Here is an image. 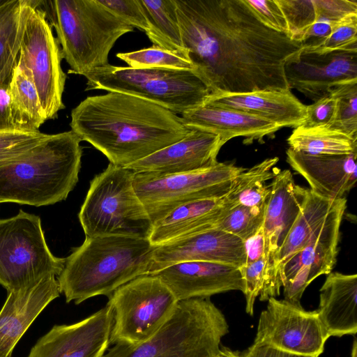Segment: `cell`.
I'll use <instances>...</instances> for the list:
<instances>
[{"label": "cell", "instance_id": "7402d4cb", "mask_svg": "<svg viewBox=\"0 0 357 357\" xmlns=\"http://www.w3.org/2000/svg\"><path fill=\"white\" fill-rule=\"evenodd\" d=\"M286 155L287 163L307 181L310 189L325 198H344L357 181V153L314 155L289 148Z\"/></svg>", "mask_w": 357, "mask_h": 357}, {"label": "cell", "instance_id": "6da1fadb", "mask_svg": "<svg viewBox=\"0 0 357 357\" xmlns=\"http://www.w3.org/2000/svg\"><path fill=\"white\" fill-rule=\"evenodd\" d=\"M193 71L211 93L289 89L301 43L263 24L244 0H174Z\"/></svg>", "mask_w": 357, "mask_h": 357}, {"label": "cell", "instance_id": "d6986e66", "mask_svg": "<svg viewBox=\"0 0 357 357\" xmlns=\"http://www.w3.org/2000/svg\"><path fill=\"white\" fill-rule=\"evenodd\" d=\"M158 275L177 300L210 298L232 290L244 291V282L238 268L207 261L175 264L151 273Z\"/></svg>", "mask_w": 357, "mask_h": 357}, {"label": "cell", "instance_id": "ac0fdd59", "mask_svg": "<svg viewBox=\"0 0 357 357\" xmlns=\"http://www.w3.org/2000/svg\"><path fill=\"white\" fill-rule=\"evenodd\" d=\"M225 144L218 135L190 128V132L182 139L126 168L135 173L160 175L207 169L219 162L217 157Z\"/></svg>", "mask_w": 357, "mask_h": 357}, {"label": "cell", "instance_id": "277c9868", "mask_svg": "<svg viewBox=\"0 0 357 357\" xmlns=\"http://www.w3.org/2000/svg\"><path fill=\"white\" fill-rule=\"evenodd\" d=\"M81 142L71 130L48 135L22 155L0 165V203L40 206L65 200L79 180Z\"/></svg>", "mask_w": 357, "mask_h": 357}, {"label": "cell", "instance_id": "7a4b0ae2", "mask_svg": "<svg viewBox=\"0 0 357 357\" xmlns=\"http://www.w3.org/2000/svg\"><path fill=\"white\" fill-rule=\"evenodd\" d=\"M71 130L109 163L127 167L184 138L181 116L145 99L119 92L89 96L71 112Z\"/></svg>", "mask_w": 357, "mask_h": 357}, {"label": "cell", "instance_id": "f1b7e54d", "mask_svg": "<svg viewBox=\"0 0 357 357\" xmlns=\"http://www.w3.org/2000/svg\"><path fill=\"white\" fill-rule=\"evenodd\" d=\"M139 1L148 21L145 33L149 40L154 45L190 60L181 38L175 1Z\"/></svg>", "mask_w": 357, "mask_h": 357}, {"label": "cell", "instance_id": "e575fe53", "mask_svg": "<svg viewBox=\"0 0 357 357\" xmlns=\"http://www.w3.org/2000/svg\"><path fill=\"white\" fill-rule=\"evenodd\" d=\"M329 94L337 100L335 117L327 126L357 139V81L333 88Z\"/></svg>", "mask_w": 357, "mask_h": 357}, {"label": "cell", "instance_id": "b9f144b4", "mask_svg": "<svg viewBox=\"0 0 357 357\" xmlns=\"http://www.w3.org/2000/svg\"><path fill=\"white\" fill-rule=\"evenodd\" d=\"M337 107V98L332 94L307 105L305 126H328L334 120Z\"/></svg>", "mask_w": 357, "mask_h": 357}, {"label": "cell", "instance_id": "c3c4849f", "mask_svg": "<svg viewBox=\"0 0 357 357\" xmlns=\"http://www.w3.org/2000/svg\"><path fill=\"white\" fill-rule=\"evenodd\" d=\"M351 357H357V340L356 337L354 340L352 349H351Z\"/></svg>", "mask_w": 357, "mask_h": 357}, {"label": "cell", "instance_id": "d4e9b609", "mask_svg": "<svg viewBox=\"0 0 357 357\" xmlns=\"http://www.w3.org/2000/svg\"><path fill=\"white\" fill-rule=\"evenodd\" d=\"M336 200L325 198L307 188L301 211L273 258L271 269L259 294L260 301H266L271 297L275 298L280 295L282 287L280 269L305 246L314 233L321 226Z\"/></svg>", "mask_w": 357, "mask_h": 357}, {"label": "cell", "instance_id": "1f68e13d", "mask_svg": "<svg viewBox=\"0 0 357 357\" xmlns=\"http://www.w3.org/2000/svg\"><path fill=\"white\" fill-rule=\"evenodd\" d=\"M278 157L269 158L245 169L232 181L228 199L236 204L257 206L266 204L271 192L268 180L273 179L280 170L275 167Z\"/></svg>", "mask_w": 357, "mask_h": 357}, {"label": "cell", "instance_id": "74e56055", "mask_svg": "<svg viewBox=\"0 0 357 357\" xmlns=\"http://www.w3.org/2000/svg\"><path fill=\"white\" fill-rule=\"evenodd\" d=\"M48 134L39 131L0 133V165L13 160L37 145Z\"/></svg>", "mask_w": 357, "mask_h": 357}, {"label": "cell", "instance_id": "7c38bea8", "mask_svg": "<svg viewBox=\"0 0 357 357\" xmlns=\"http://www.w3.org/2000/svg\"><path fill=\"white\" fill-rule=\"evenodd\" d=\"M62 59L41 1L31 0L17 64L36 87L47 121L56 118L65 108L62 97L66 75Z\"/></svg>", "mask_w": 357, "mask_h": 357}, {"label": "cell", "instance_id": "5bb4252c", "mask_svg": "<svg viewBox=\"0 0 357 357\" xmlns=\"http://www.w3.org/2000/svg\"><path fill=\"white\" fill-rule=\"evenodd\" d=\"M347 208L345 197L337 199L321 226L305 246L290 258L280 271L284 300L302 307L307 287L317 277L328 275L336 264L340 225Z\"/></svg>", "mask_w": 357, "mask_h": 357}, {"label": "cell", "instance_id": "60d3db41", "mask_svg": "<svg viewBox=\"0 0 357 357\" xmlns=\"http://www.w3.org/2000/svg\"><path fill=\"white\" fill-rule=\"evenodd\" d=\"M113 14L132 27L146 32L149 24L139 0H98Z\"/></svg>", "mask_w": 357, "mask_h": 357}, {"label": "cell", "instance_id": "30bf717a", "mask_svg": "<svg viewBox=\"0 0 357 357\" xmlns=\"http://www.w3.org/2000/svg\"><path fill=\"white\" fill-rule=\"evenodd\" d=\"M107 303L113 311L110 345H135L155 334L178 301L156 275L137 277L116 289Z\"/></svg>", "mask_w": 357, "mask_h": 357}, {"label": "cell", "instance_id": "83f0119b", "mask_svg": "<svg viewBox=\"0 0 357 357\" xmlns=\"http://www.w3.org/2000/svg\"><path fill=\"white\" fill-rule=\"evenodd\" d=\"M30 7L31 0H9L0 8V84L10 82Z\"/></svg>", "mask_w": 357, "mask_h": 357}, {"label": "cell", "instance_id": "bcb514c9", "mask_svg": "<svg viewBox=\"0 0 357 357\" xmlns=\"http://www.w3.org/2000/svg\"><path fill=\"white\" fill-rule=\"evenodd\" d=\"M243 357H311L284 351L277 348L253 343L242 353Z\"/></svg>", "mask_w": 357, "mask_h": 357}, {"label": "cell", "instance_id": "4316f807", "mask_svg": "<svg viewBox=\"0 0 357 357\" xmlns=\"http://www.w3.org/2000/svg\"><path fill=\"white\" fill-rule=\"evenodd\" d=\"M357 275L331 272L320 289L319 319L329 336L357 332Z\"/></svg>", "mask_w": 357, "mask_h": 357}, {"label": "cell", "instance_id": "cb8c5ba5", "mask_svg": "<svg viewBox=\"0 0 357 357\" xmlns=\"http://www.w3.org/2000/svg\"><path fill=\"white\" fill-rule=\"evenodd\" d=\"M206 102L258 116L281 128H295L303 125L306 119L307 105L289 89L211 93Z\"/></svg>", "mask_w": 357, "mask_h": 357}, {"label": "cell", "instance_id": "f6af8a7d", "mask_svg": "<svg viewBox=\"0 0 357 357\" xmlns=\"http://www.w3.org/2000/svg\"><path fill=\"white\" fill-rule=\"evenodd\" d=\"M8 86L0 84V133L17 131L11 118Z\"/></svg>", "mask_w": 357, "mask_h": 357}, {"label": "cell", "instance_id": "ee69618b", "mask_svg": "<svg viewBox=\"0 0 357 357\" xmlns=\"http://www.w3.org/2000/svg\"><path fill=\"white\" fill-rule=\"evenodd\" d=\"M244 245L246 254L245 264L255 262L265 257V242L263 228L261 227L253 236L245 241Z\"/></svg>", "mask_w": 357, "mask_h": 357}, {"label": "cell", "instance_id": "9c48e42d", "mask_svg": "<svg viewBox=\"0 0 357 357\" xmlns=\"http://www.w3.org/2000/svg\"><path fill=\"white\" fill-rule=\"evenodd\" d=\"M64 264L48 248L38 215L20 210L0 219V284L8 292L59 276Z\"/></svg>", "mask_w": 357, "mask_h": 357}, {"label": "cell", "instance_id": "ba28073f", "mask_svg": "<svg viewBox=\"0 0 357 357\" xmlns=\"http://www.w3.org/2000/svg\"><path fill=\"white\" fill-rule=\"evenodd\" d=\"M86 90L132 95L182 114L207 100L210 91L193 70L132 68L109 63L84 76Z\"/></svg>", "mask_w": 357, "mask_h": 357}, {"label": "cell", "instance_id": "4dcf8cb0", "mask_svg": "<svg viewBox=\"0 0 357 357\" xmlns=\"http://www.w3.org/2000/svg\"><path fill=\"white\" fill-rule=\"evenodd\" d=\"M291 150L309 155H349L357 153V139L326 126L295 128L287 139Z\"/></svg>", "mask_w": 357, "mask_h": 357}, {"label": "cell", "instance_id": "52a82bcc", "mask_svg": "<svg viewBox=\"0 0 357 357\" xmlns=\"http://www.w3.org/2000/svg\"><path fill=\"white\" fill-rule=\"evenodd\" d=\"M134 172L109 163L90 182L78 218L86 237L149 238L153 223L133 185Z\"/></svg>", "mask_w": 357, "mask_h": 357}, {"label": "cell", "instance_id": "ffe728a7", "mask_svg": "<svg viewBox=\"0 0 357 357\" xmlns=\"http://www.w3.org/2000/svg\"><path fill=\"white\" fill-rule=\"evenodd\" d=\"M60 294L55 276L45 277L29 287L8 292L0 310V357H11L26 331Z\"/></svg>", "mask_w": 357, "mask_h": 357}, {"label": "cell", "instance_id": "f35d334b", "mask_svg": "<svg viewBox=\"0 0 357 357\" xmlns=\"http://www.w3.org/2000/svg\"><path fill=\"white\" fill-rule=\"evenodd\" d=\"M266 260L267 257L265 256L239 268L244 282L245 311L251 316L253 315L255 299L263 288Z\"/></svg>", "mask_w": 357, "mask_h": 357}, {"label": "cell", "instance_id": "8d00e7d4", "mask_svg": "<svg viewBox=\"0 0 357 357\" xmlns=\"http://www.w3.org/2000/svg\"><path fill=\"white\" fill-rule=\"evenodd\" d=\"M287 20L289 37L301 43L303 33L317 20L314 0H276Z\"/></svg>", "mask_w": 357, "mask_h": 357}, {"label": "cell", "instance_id": "d590c367", "mask_svg": "<svg viewBox=\"0 0 357 357\" xmlns=\"http://www.w3.org/2000/svg\"><path fill=\"white\" fill-rule=\"evenodd\" d=\"M303 52L324 54L337 51H357V14L337 22L330 35L320 43Z\"/></svg>", "mask_w": 357, "mask_h": 357}, {"label": "cell", "instance_id": "ab89813d", "mask_svg": "<svg viewBox=\"0 0 357 357\" xmlns=\"http://www.w3.org/2000/svg\"><path fill=\"white\" fill-rule=\"evenodd\" d=\"M244 1L263 24L275 31L285 34L289 37L287 20L276 0Z\"/></svg>", "mask_w": 357, "mask_h": 357}, {"label": "cell", "instance_id": "44dd1931", "mask_svg": "<svg viewBox=\"0 0 357 357\" xmlns=\"http://www.w3.org/2000/svg\"><path fill=\"white\" fill-rule=\"evenodd\" d=\"M263 231L267 257L264 280L273 258L285 240L305 202L307 188L297 185L289 169L279 170L270 184Z\"/></svg>", "mask_w": 357, "mask_h": 357}, {"label": "cell", "instance_id": "2e32d148", "mask_svg": "<svg viewBox=\"0 0 357 357\" xmlns=\"http://www.w3.org/2000/svg\"><path fill=\"white\" fill-rule=\"evenodd\" d=\"M289 89H296L314 102L339 85L357 81V51L324 54L302 51L284 67Z\"/></svg>", "mask_w": 357, "mask_h": 357}, {"label": "cell", "instance_id": "603a6c76", "mask_svg": "<svg viewBox=\"0 0 357 357\" xmlns=\"http://www.w3.org/2000/svg\"><path fill=\"white\" fill-rule=\"evenodd\" d=\"M183 124L219 135L226 143L234 137H243L245 144L264 142L282 128L258 116L225 108L206 102L181 114Z\"/></svg>", "mask_w": 357, "mask_h": 357}, {"label": "cell", "instance_id": "8992f818", "mask_svg": "<svg viewBox=\"0 0 357 357\" xmlns=\"http://www.w3.org/2000/svg\"><path fill=\"white\" fill-rule=\"evenodd\" d=\"M228 333L225 315L210 298L182 300L151 337L135 345L113 344L102 357H217Z\"/></svg>", "mask_w": 357, "mask_h": 357}, {"label": "cell", "instance_id": "f907efd6", "mask_svg": "<svg viewBox=\"0 0 357 357\" xmlns=\"http://www.w3.org/2000/svg\"><path fill=\"white\" fill-rule=\"evenodd\" d=\"M217 357H225L224 355L220 352V353L217 356Z\"/></svg>", "mask_w": 357, "mask_h": 357}, {"label": "cell", "instance_id": "484cf974", "mask_svg": "<svg viewBox=\"0 0 357 357\" xmlns=\"http://www.w3.org/2000/svg\"><path fill=\"white\" fill-rule=\"evenodd\" d=\"M236 204L226 195L181 205L153 225L149 240L156 246L214 229Z\"/></svg>", "mask_w": 357, "mask_h": 357}, {"label": "cell", "instance_id": "f546056e", "mask_svg": "<svg viewBox=\"0 0 357 357\" xmlns=\"http://www.w3.org/2000/svg\"><path fill=\"white\" fill-rule=\"evenodd\" d=\"M13 123L17 131L36 132L47 121L31 81L17 64L8 86Z\"/></svg>", "mask_w": 357, "mask_h": 357}, {"label": "cell", "instance_id": "5b68a950", "mask_svg": "<svg viewBox=\"0 0 357 357\" xmlns=\"http://www.w3.org/2000/svg\"><path fill=\"white\" fill-rule=\"evenodd\" d=\"M43 1L69 73L85 76L108 65L109 53L116 40L134 30L98 0Z\"/></svg>", "mask_w": 357, "mask_h": 357}, {"label": "cell", "instance_id": "3957f363", "mask_svg": "<svg viewBox=\"0 0 357 357\" xmlns=\"http://www.w3.org/2000/svg\"><path fill=\"white\" fill-rule=\"evenodd\" d=\"M154 247L147 238L86 237L65 259L57 276L61 293L67 303L75 304L96 296H109L132 279L151 273Z\"/></svg>", "mask_w": 357, "mask_h": 357}, {"label": "cell", "instance_id": "681fc988", "mask_svg": "<svg viewBox=\"0 0 357 357\" xmlns=\"http://www.w3.org/2000/svg\"><path fill=\"white\" fill-rule=\"evenodd\" d=\"M8 1L9 0H0V8L6 4L8 2Z\"/></svg>", "mask_w": 357, "mask_h": 357}, {"label": "cell", "instance_id": "4fadbf2b", "mask_svg": "<svg viewBox=\"0 0 357 357\" xmlns=\"http://www.w3.org/2000/svg\"><path fill=\"white\" fill-rule=\"evenodd\" d=\"M261 312L254 343L296 354L319 357L330 337L317 310L305 311L284 299H268Z\"/></svg>", "mask_w": 357, "mask_h": 357}, {"label": "cell", "instance_id": "7dc6e473", "mask_svg": "<svg viewBox=\"0 0 357 357\" xmlns=\"http://www.w3.org/2000/svg\"><path fill=\"white\" fill-rule=\"evenodd\" d=\"M220 352L224 355L225 357H243L242 354L234 351L226 347H220Z\"/></svg>", "mask_w": 357, "mask_h": 357}, {"label": "cell", "instance_id": "9a60e30c", "mask_svg": "<svg viewBox=\"0 0 357 357\" xmlns=\"http://www.w3.org/2000/svg\"><path fill=\"white\" fill-rule=\"evenodd\" d=\"M113 311L108 305L72 324L54 326L27 357H102L110 346Z\"/></svg>", "mask_w": 357, "mask_h": 357}, {"label": "cell", "instance_id": "8fae6325", "mask_svg": "<svg viewBox=\"0 0 357 357\" xmlns=\"http://www.w3.org/2000/svg\"><path fill=\"white\" fill-rule=\"evenodd\" d=\"M245 169L233 162H218L207 169L174 174L134 172L133 185L153 225L184 204L225 196L233 180Z\"/></svg>", "mask_w": 357, "mask_h": 357}, {"label": "cell", "instance_id": "7bdbcfd3", "mask_svg": "<svg viewBox=\"0 0 357 357\" xmlns=\"http://www.w3.org/2000/svg\"><path fill=\"white\" fill-rule=\"evenodd\" d=\"M317 20L338 22L357 14L356 0H314Z\"/></svg>", "mask_w": 357, "mask_h": 357}, {"label": "cell", "instance_id": "d6a6232c", "mask_svg": "<svg viewBox=\"0 0 357 357\" xmlns=\"http://www.w3.org/2000/svg\"><path fill=\"white\" fill-rule=\"evenodd\" d=\"M266 204L257 206L236 204L218 222L215 229L231 234L243 242L263 226Z\"/></svg>", "mask_w": 357, "mask_h": 357}, {"label": "cell", "instance_id": "e0dca14e", "mask_svg": "<svg viewBox=\"0 0 357 357\" xmlns=\"http://www.w3.org/2000/svg\"><path fill=\"white\" fill-rule=\"evenodd\" d=\"M245 261L244 242L214 228L155 246L150 274L185 261L213 262L239 268Z\"/></svg>", "mask_w": 357, "mask_h": 357}, {"label": "cell", "instance_id": "836d02e7", "mask_svg": "<svg viewBox=\"0 0 357 357\" xmlns=\"http://www.w3.org/2000/svg\"><path fill=\"white\" fill-rule=\"evenodd\" d=\"M116 56L132 68L194 70L190 60L154 45L135 52L118 53Z\"/></svg>", "mask_w": 357, "mask_h": 357}]
</instances>
